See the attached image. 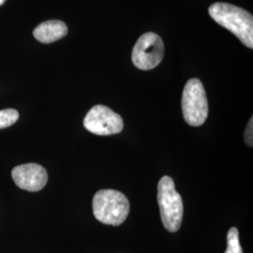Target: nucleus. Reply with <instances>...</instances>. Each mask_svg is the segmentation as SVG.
<instances>
[{"label":"nucleus","mask_w":253,"mask_h":253,"mask_svg":"<svg viewBox=\"0 0 253 253\" xmlns=\"http://www.w3.org/2000/svg\"><path fill=\"white\" fill-rule=\"evenodd\" d=\"M225 253H243L239 242L238 230L233 227L229 230L227 235V250Z\"/></svg>","instance_id":"9"},{"label":"nucleus","mask_w":253,"mask_h":253,"mask_svg":"<svg viewBox=\"0 0 253 253\" xmlns=\"http://www.w3.org/2000/svg\"><path fill=\"white\" fill-rule=\"evenodd\" d=\"M182 112L186 122L193 126H202L208 116V102L205 87L199 79L187 82L182 94Z\"/></svg>","instance_id":"4"},{"label":"nucleus","mask_w":253,"mask_h":253,"mask_svg":"<svg viewBox=\"0 0 253 253\" xmlns=\"http://www.w3.org/2000/svg\"><path fill=\"white\" fill-rule=\"evenodd\" d=\"M84 127L94 134L100 136L120 133L124 127L122 118L112 109L104 105H96L84 119Z\"/></svg>","instance_id":"6"},{"label":"nucleus","mask_w":253,"mask_h":253,"mask_svg":"<svg viewBox=\"0 0 253 253\" xmlns=\"http://www.w3.org/2000/svg\"><path fill=\"white\" fill-rule=\"evenodd\" d=\"M11 175L20 189L32 192L42 190L48 180L45 169L36 163L16 166L12 169Z\"/></svg>","instance_id":"7"},{"label":"nucleus","mask_w":253,"mask_h":253,"mask_svg":"<svg viewBox=\"0 0 253 253\" xmlns=\"http://www.w3.org/2000/svg\"><path fill=\"white\" fill-rule=\"evenodd\" d=\"M95 217L103 224L119 226L129 213V202L118 190H99L92 202Z\"/></svg>","instance_id":"2"},{"label":"nucleus","mask_w":253,"mask_h":253,"mask_svg":"<svg viewBox=\"0 0 253 253\" xmlns=\"http://www.w3.org/2000/svg\"><path fill=\"white\" fill-rule=\"evenodd\" d=\"M5 2H6V0H0V6H2Z\"/></svg>","instance_id":"12"},{"label":"nucleus","mask_w":253,"mask_h":253,"mask_svg":"<svg viewBox=\"0 0 253 253\" xmlns=\"http://www.w3.org/2000/svg\"><path fill=\"white\" fill-rule=\"evenodd\" d=\"M19 118V113L14 109H5L0 111V128L13 125Z\"/></svg>","instance_id":"10"},{"label":"nucleus","mask_w":253,"mask_h":253,"mask_svg":"<svg viewBox=\"0 0 253 253\" xmlns=\"http://www.w3.org/2000/svg\"><path fill=\"white\" fill-rule=\"evenodd\" d=\"M164 43L162 38L153 32H147L139 38L132 50L131 59L137 69L149 71L163 61Z\"/></svg>","instance_id":"5"},{"label":"nucleus","mask_w":253,"mask_h":253,"mask_svg":"<svg viewBox=\"0 0 253 253\" xmlns=\"http://www.w3.org/2000/svg\"><path fill=\"white\" fill-rule=\"evenodd\" d=\"M68 34L67 25L59 20H49L40 24L33 31V36L42 43H52Z\"/></svg>","instance_id":"8"},{"label":"nucleus","mask_w":253,"mask_h":253,"mask_svg":"<svg viewBox=\"0 0 253 253\" xmlns=\"http://www.w3.org/2000/svg\"><path fill=\"white\" fill-rule=\"evenodd\" d=\"M253 118H251V120L248 123V126L246 127L245 130V141L247 143V145L249 146H253Z\"/></svg>","instance_id":"11"},{"label":"nucleus","mask_w":253,"mask_h":253,"mask_svg":"<svg viewBox=\"0 0 253 253\" xmlns=\"http://www.w3.org/2000/svg\"><path fill=\"white\" fill-rule=\"evenodd\" d=\"M209 15L231 31L244 45L253 48V17L247 10L234 5L217 2L209 7Z\"/></svg>","instance_id":"1"},{"label":"nucleus","mask_w":253,"mask_h":253,"mask_svg":"<svg viewBox=\"0 0 253 253\" xmlns=\"http://www.w3.org/2000/svg\"><path fill=\"white\" fill-rule=\"evenodd\" d=\"M158 203L164 228L170 233L179 230L183 219V202L170 176H163L158 184Z\"/></svg>","instance_id":"3"}]
</instances>
